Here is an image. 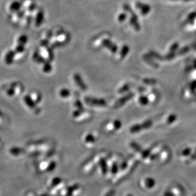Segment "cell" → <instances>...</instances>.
<instances>
[{"label": "cell", "mask_w": 196, "mask_h": 196, "mask_svg": "<svg viewBox=\"0 0 196 196\" xmlns=\"http://www.w3.org/2000/svg\"><path fill=\"white\" fill-rule=\"evenodd\" d=\"M152 180H151V179H147L146 181H145V184H146V186L147 187H148V188H150V187H152L153 186V185L151 184V181H152Z\"/></svg>", "instance_id": "obj_17"}, {"label": "cell", "mask_w": 196, "mask_h": 196, "mask_svg": "<svg viewBox=\"0 0 196 196\" xmlns=\"http://www.w3.org/2000/svg\"><path fill=\"white\" fill-rule=\"evenodd\" d=\"M117 171H118V166H117V165L116 164H114L113 166H112L111 171L113 173H116L117 172Z\"/></svg>", "instance_id": "obj_19"}, {"label": "cell", "mask_w": 196, "mask_h": 196, "mask_svg": "<svg viewBox=\"0 0 196 196\" xmlns=\"http://www.w3.org/2000/svg\"><path fill=\"white\" fill-rule=\"evenodd\" d=\"M60 96L62 97H68L70 96V92L68 89H63L60 91Z\"/></svg>", "instance_id": "obj_7"}, {"label": "cell", "mask_w": 196, "mask_h": 196, "mask_svg": "<svg viewBox=\"0 0 196 196\" xmlns=\"http://www.w3.org/2000/svg\"><path fill=\"white\" fill-rule=\"evenodd\" d=\"M43 70L45 72H49L52 70V66H50V64L49 63H47L45 64Z\"/></svg>", "instance_id": "obj_15"}, {"label": "cell", "mask_w": 196, "mask_h": 196, "mask_svg": "<svg viewBox=\"0 0 196 196\" xmlns=\"http://www.w3.org/2000/svg\"><path fill=\"white\" fill-rule=\"evenodd\" d=\"M151 125H152V122L150 121V120H148V121H146L143 123V125H142V127H143L145 129H147V128L150 127Z\"/></svg>", "instance_id": "obj_16"}, {"label": "cell", "mask_w": 196, "mask_h": 196, "mask_svg": "<svg viewBox=\"0 0 196 196\" xmlns=\"http://www.w3.org/2000/svg\"><path fill=\"white\" fill-rule=\"evenodd\" d=\"M61 181V180L59 178H55L54 179V180H53L52 184L54 185H58L59 183H60Z\"/></svg>", "instance_id": "obj_18"}, {"label": "cell", "mask_w": 196, "mask_h": 196, "mask_svg": "<svg viewBox=\"0 0 196 196\" xmlns=\"http://www.w3.org/2000/svg\"><path fill=\"white\" fill-rule=\"evenodd\" d=\"M139 101L140 103V104L142 105H146L148 104V99L145 96H141L139 97Z\"/></svg>", "instance_id": "obj_10"}, {"label": "cell", "mask_w": 196, "mask_h": 196, "mask_svg": "<svg viewBox=\"0 0 196 196\" xmlns=\"http://www.w3.org/2000/svg\"><path fill=\"white\" fill-rule=\"evenodd\" d=\"M127 196H133V195H128Z\"/></svg>", "instance_id": "obj_23"}, {"label": "cell", "mask_w": 196, "mask_h": 196, "mask_svg": "<svg viewBox=\"0 0 196 196\" xmlns=\"http://www.w3.org/2000/svg\"><path fill=\"white\" fill-rule=\"evenodd\" d=\"M104 45L107 47V48H108L110 49L111 51L112 52V53H115L117 51V47L115 45L113 44H111V43H110V41H105Z\"/></svg>", "instance_id": "obj_4"}, {"label": "cell", "mask_w": 196, "mask_h": 196, "mask_svg": "<svg viewBox=\"0 0 196 196\" xmlns=\"http://www.w3.org/2000/svg\"><path fill=\"white\" fill-rule=\"evenodd\" d=\"M115 194V192L113 190H111V191L108 193V194H106V196H113Z\"/></svg>", "instance_id": "obj_22"}, {"label": "cell", "mask_w": 196, "mask_h": 196, "mask_svg": "<svg viewBox=\"0 0 196 196\" xmlns=\"http://www.w3.org/2000/svg\"><path fill=\"white\" fill-rule=\"evenodd\" d=\"M74 79L75 82L77 84V85L82 89L83 91H85L87 89V86L85 83H84L83 81L82 80V77H81L79 74H75L74 75Z\"/></svg>", "instance_id": "obj_2"}, {"label": "cell", "mask_w": 196, "mask_h": 196, "mask_svg": "<svg viewBox=\"0 0 196 196\" xmlns=\"http://www.w3.org/2000/svg\"><path fill=\"white\" fill-rule=\"evenodd\" d=\"M114 127L116 129H119L120 127H121L122 124H121V122L120 121V120H115V121L114 122Z\"/></svg>", "instance_id": "obj_14"}, {"label": "cell", "mask_w": 196, "mask_h": 196, "mask_svg": "<svg viewBox=\"0 0 196 196\" xmlns=\"http://www.w3.org/2000/svg\"><path fill=\"white\" fill-rule=\"evenodd\" d=\"M75 106H77V107L78 108V110H81V111H83L84 109H83V106H82V103L80 101H77L76 103H75Z\"/></svg>", "instance_id": "obj_13"}, {"label": "cell", "mask_w": 196, "mask_h": 196, "mask_svg": "<svg viewBox=\"0 0 196 196\" xmlns=\"http://www.w3.org/2000/svg\"><path fill=\"white\" fill-rule=\"evenodd\" d=\"M131 146L136 151H137V152H141V147H140L138 144L136 143H132L131 144Z\"/></svg>", "instance_id": "obj_11"}, {"label": "cell", "mask_w": 196, "mask_h": 196, "mask_svg": "<svg viewBox=\"0 0 196 196\" xmlns=\"http://www.w3.org/2000/svg\"><path fill=\"white\" fill-rule=\"evenodd\" d=\"M55 167V162H52V163L50 164V166H49V171H52L53 169H54Z\"/></svg>", "instance_id": "obj_20"}, {"label": "cell", "mask_w": 196, "mask_h": 196, "mask_svg": "<svg viewBox=\"0 0 196 196\" xmlns=\"http://www.w3.org/2000/svg\"><path fill=\"white\" fill-rule=\"evenodd\" d=\"M129 88V86L127 84H125V85H124L123 87H122L121 88H120L119 90V92H120V93H122V92H124L125 91H127Z\"/></svg>", "instance_id": "obj_12"}, {"label": "cell", "mask_w": 196, "mask_h": 196, "mask_svg": "<svg viewBox=\"0 0 196 196\" xmlns=\"http://www.w3.org/2000/svg\"><path fill=\"white\" fill-rule=\"evenodd\" d=\"M99 165H100L101 169L103 173H104L105 175L106 174V173H107V171H108L107 169L108 168H107V164H106V162L104 159H101V160L100 161Z\"/></svg>", "instance_id": "obj_3"}, {"label": "cell", "mask_w": 196, "mask_h": 196, "mask_svg": "<svg viewBox=\"0 0 196 196\" xmlns=\"http://www.w3.org/2000/svg\"><path fill=\"white\" fill-rule=\"evenodd\" d=\"M142 127L139 124H136V125H133L132 127H131L130 129V131L132 133H138L139 131L141 129Z\"/></svg>", "instance_id": "obj_6"}, {"label": "cell", "mask_w": 196, "mask_h": 196, "mask_svg": "<svg viewBox=\"0 0 196 196\" xmlns=\"http://www.w3.org/2000/svg\"><path fill=\"white\" fill-rule=\"evenodd\" d=\"M95 141V138L93 135H92L91 134H88L85 138V142L88 143H94Z\"/></svg>", "instance_id": "obj_8"}, {"label": "cell", "mask_w": 196, "mask_h": 196, "mask_svg": "<svg viewBox=\"0 0 196 196\" xmlns=\"http://www.w3.org/2000/svg\"><path fill=\"white\" fill-rule=\"evenodd\" d=\"M132 96H133L132 94H129V95H127V96H125V97H122L121 99H120L118 103H117V105H118L119 106H120L122 105L123 104H124V103L127 101V100L130 99V98L132 97Z\"/></svg>", "instance_id": "obj_5"}, {"label": "cell", "mask_w": 196, "mask_h": 196, "mask_svg": "<svg viewBox=\"0 0 196 196\" xmlns=\"http://www.w3.org/2000/svg\"><path fill=\"white\" fill-rule=\"evenodd\" d=\"M80 110L75 111H74V113H73V116H74L75 117H78L80 115Z\"/></svg>", "instance_id": "obj_21"}, {"label": "cell", "mask_w": 196, "mask_h": 196, "mask_svg": "<svg viewBox=\"0 0 196 196\" xmlns=\"http://www.w3.org/2000/svg\"><path fill=\"white\" fill-rule=\"evenodd\" d=\"M129 50V49L127 46L124 47V48L122 49V51H121V54H121V58L122 59H124L125 57V56L127 54Z\"/></svg>", "instance_id": "obj_9"}, {"label": "cell", "mask_w": 196, "mask_h": 196, "mask_svg": "<svg viewBox=\"0 0 196 196\" xmlns=\"http://www.w3.org/2000/svg\"><path fill=\"white\" fill-rule=\"evenodd\" d=\"M85 100L87 104L91 105L101 106H104L106 105V101L103 99H95V98L86 97Z\"/></svg>", "instance_id": "obj_1"}]
</instances>
